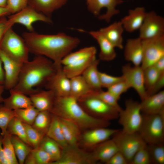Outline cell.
<instances>
[{"instance_id": "cell-1", "label": "cell", "mask_w": 164, "mask_h": 164, "mask_svg": "<svg viewBox=\"0 0 164 164\" xmlns=\"http://www.w3.org/2000/svg\"><path fill=\"white\" fill-rule=\"evenodd\" d=\"M24 39L29 53L36 56L46 57L57 66L62 65V59L79 44L77 37L60 32L56 34H44L32 32H25Z\"/></svg>"}, {"instance_id": "cell-2", "label": "cell", "mask_w": 164, "mask_h": 164, "mask_svg": "<svg viewBox=\"0 0 164 164\" xmlns=\"http://www.w3.org/2000/svg\"><path fill=\"white\" fill-rule=\"evenodd\" d=\"M58 66L42 56H36L23 64L18 82L13 88L29 95L45 87L56 72Z\"/></svg>"}, {"instance_id": "cell-3", "label": "cell", "mask_w": 164, "mask_h": 164, "mask_svg": "<svg viewBox=\"0 0 164 164\" xmlns=\"http://www.w3.org/2000/svg\"><path fill=\"white\" fill-rule=\"evenodd\" d=\"M50 112L59 118L71 120L81 129L107 127L110 121L97 118L88 114L79 104L76 98L70 95L56 96Z\"/></svg>"}, {"instance_id": "cell-4", "label": "cell", "mask_w": 164, "mask_h": 164, "mask_svg": "<svg viewBox=\"0 0 164 164\" xmlns=\"http://www.w3.org/2000/svg\"><path fill=\"white\" fill-rule=\"evenodd\" d=\"M97 49L94 46L81 48L70 52L61 61L63 69L69 78L81 75L96 58Z\"/></svg>"}, {"instance_id": "cell-5", "label": "cell", "mask_w": 164, "mask_h": 164, "mask_svg": "<svg viewBox=\"0 0 164 164\" xmlns=\"http://www.w3.org/2000/svg\"><path fill=\"white\" fill-rule=\"evenodd\" d=\"M142 120L138 133L147 144L164 142V110L160 113L142 114Z\"/></svg>"}, {"instance_id": "cell-6", "label": "cell", "mask_w": 164, "mask_h": 164, "mask_svg": "<svg viewBox=\"0 0 164 164\" xmlns=\"http://www.w3.org/2000/svg\"><path fill=\"white\" fill-rule=\"evenodd\" d=\"M0 50L22 63L29 60V51L24 39L17 34L12 27L5 32L0 43Z\"/></svg>"}, {"instance_id": "cell-7", "label": "cell", "mask_w": 164, "mask_h": 164, "mask_svg": "<svg viewBox=\"0 0 164 164\" xmlns=\"http://www.w3.org/2000/svg\"><path fill=\"white\" fill-rule=\"evenodd\" d=\"M92 93L77 99L85 111L93 117L108 121L118 119L119 111L94 95Z\"/></svg>"}, {"instance_id": "cell-8", "label": "cell", "mask_w": 164, "mask_h": 164, "mask_svg": "<svg viewBox=\"0 0 164 164\" xmlns=\"http://www.w3.org/2000/svg\"><path fill=\"white\" fill-rule=\"evenodd\" d=\"M125 108L119 112L118 123L122 130L128 133L138 132L142 120L140 102L132 99H127Z\"/></svg>"}, {"instance_id": "cell-9", "label": "cell", "mask_w": 164, "mask_h": 164, "mask_svg": "<svg viewBox=\"0 0 164 164\" xmlns=\"http://www.w3.org/2000/svg\"><path fill=\"white\" fill-rule=\"evenodd\" d=\"M112 137L118 151L124 156L128 164L138 150L147 144L138 132L129 133L119 130Z\"/></svg>"}, {"instance_id": "cell-10", "label": "cell", "mask_w": 164, "mask_h": 164, "mask_svg": "<svg viewBox=\"0 0 164 164\" xmlns=\"http://www.w3.org/2000/svg\"><path fill=\"white\" fill-rule=\"evenodd\" d=\"M142 43L143 56L141 66L143 69L153 65L164 57V34L143 39Z\"/></svg>"}, {"instance_id": "cell-11", "label": "cell", "mask_w": 164, "mask_h": 164, "mask_svg": "<svg viewBox=\"0 0 164 164\" xmlns=\"http://www.w3.org/2000/svg\"><path fill=\"white\" fill-rule=\"evenodd\" d=\"M8 20L12 26L19 23L24 26L29 32L34 31L32 24L37 21L52 23V21L49 17L28 5L20 11L9 15Z\"/></svg>"}, {"instance_id": "cell-12", "label": "cell", "mask_w": 164, "mask_h": 164, "mask_svg": "<svg viewBox=\"0 0 164 164\" xmlns=\"http://www.w3.org/2000/svg\"><path fill=\"white\" fill-rule=\"evenodd\" d=\"M89 11L100 20L110 22L114 15L118 14L120 10L117 6L123 2V0H86Z\"/></svg>"}, {"instance_id": "cell-13", "label": "cell", "mask_w": 164, "mask_h": 164, "mask_svg": "<svg viewBox=\"0 0 164 164\" xmlns=\"http://www.w3.org/2000/svg\"><path fill=\"white\" fill-rule=\"evenodd\" d=\"M121 72L125 80L130 88L136 91L141 100L145 97L144 69L141 66H132L128 63L122 66Z\"/></svg>"}, {"instance_id": "cell-14", "label": "cell", "mask_w": 164, "mask_h": 164, "mask_svg": "<svg viewBox=\"0 0 164 164\" xmlns=\"http://www.w3.org/2000/svg\"><path fill=\"white\" fill-rule=\"evenodd\" d=\"M97 161L91 152H88L78 145H68L63 149L60 158L52 164H94Z\"/></svg>"}, {"instance_id": "cell-15", "label": "cell", "mask_w": 164, "mask_h": 164, "mask_svg": "<svg viewBox=\"0 0 164 164\" xmlns=\"http://www.w3.org/2000/svg\"><path fill=\"white\" fill-rule=\"evenodd\" d=\"M139 30V37L142 40L163 35L164 18L154 11L147 12Z\"/></svg>"}, {"instance_id": "cell-16", "label": "cell", "mask_w": 164, "mask_h": 164, "mask_svg": "<svg viewBox=\"0 0 164 164\" xmlns=\"http://www.w3.org/2000/svg\"><path fill=\"white\" fill-rule=\"evenodd\" d=\"M5 73L4 86L5 89L9 90L17 84L23 64L11 58L0 50Z\"/></svg>"}, {"instance_id": "cell-17", "label": "cell", "mask_w": 164, "mask_h": 164, "mask_svg": "<svg viewBox=\"0 0 164 164\" xmlns=\"http://www.w3.org/2000/svg\"><path fill=\"white\" fill-rule=\"evenodd\" d=\"M118 130L107 127L87 129L81 134L80 142L84 147L93 148L97 145L109 139Z\"/></svg>"}, {"instance_id": "cell-18", "label": "cell", "mask_w": 164, "mask_h": 164, "mask_svg": "<svg viewBox=\"0 0 164 164\" xmlns=\"http://www.w3.org/2000/svg\"><path fill=\"white\" fill-rule=\"evenodd\" d=\"M45 87L46 89L52 91L56 96L70 95V79L63 71L62 65L57 67L56 72Z\"/></svg>"}, {"instance_id": "cell-19", "label": "cell", "mask_w": 164, "mask_h": 164, "mask_svg": "<svg viewBox=\"0 0 164 164\" xmlns=\"http://www.w3.org/2000/svg\"><path fill=\"white\" fill-rule=\"evenodd\" d=\"M124 48L125 59L134 66H141L143 56L142 40L139 37L129 39Z\"/></svg>"}, {"instance_id": "cell-20", "label": "cell", "mask_w": 164, "mask_h": 164, "mask_svg": "<svg viewBox=\"0 0 164 164\" xmlns=\"http://www.w3.org/2000/svg\"><path fill=\"white\" fill-rule=\"evenodd\" d=\"M147 12L144 7H138L129 9L128 14L120 20L124 30L129 32L139 29Z\"/></svg>"}, {"instance_id": "cell-21", "label": "cell", "mask_w": 164, "mask_h": 164, "mask_svg": "<svg viewBox=\"0 0 164 164\" xmlns=\"http://www.w3.org/2000/svg\"><path fill=\"white\" fill-rule=\"evenodd\" d=\"M142 114L152 115L159 114L164 110V91L146 96L140 102Z\"/></svg>"}, {"instance_id": "cell-22", "label": "cell", "mask_w": 164, "mask_h": 164, "mask_svg": "<svg viewBox=\"0 0 164 164\" xmlns=\"http://www.w3.org/2000/svg\"><path fill=\"white\" fill-rule=\"evenodd\" d=\"M56 96L52 91L47 89L41 90L29 95L33 106L39 111H50L53 107Z\"/></svg>"}, {"instance_id": "cell-23", "label": "cell", "mask_w": 164, "mask_h": 164, "mask_svg": "<svg viewBox=\"0 0 164 164\" xmlns=\"http://www.w3.org/2000/svg\"><path fill=\"white\" fill-rule=\"evenodd\" d=\"M89 34L97 42L100 48L99 54V60L104 61H110L114 60L116 56L115 47L107 39L99 30L91 31Z\"/></svg>"}, {"instance_id": "cell-24", "label": "cell", "mask_w": 164, "mask_h": 164, "mask_svg": "<svg viewBox=\"0 0 164 164\" xmlns=\"http://www.w3.org/2000/svg\"><path fill=\"white\" fill-rule=\"evenodd\" d=\"M9 96L4 98L2 105L5 108L11 110L25 108L31 106L32 103L29 97L13 89L9 90Z\"/></svg>"}, {"instance_id": "cell-25", "label": "cell", "mask_w": 164, "mask_h": 164, "mask_svg": "<svg viewBox=\"0 0 164 164\" xmlns=\"http://www.w3.org/2000/svg\"><path fill=\"white\" fill-rule=\"evenodd\" d=\"M59 118L64 136L68 145H79L81 135L80 127L71 120Z\"/></svg>"}, {"instance_id": "cell-26", "label": "cell", "mask_w": 164, "mask_h": 164, "mask_svg": "<svg viewBox=\"0 0 164 164\" xmlns=\"http://www.w3.org/2000/svg\"><path fill=\"white\" fill-rule=\"evenodd\" d=\"M99 30L115 48L123 49L122 34L124 29L120 21L115 22Z\"/></svg>"}, {"instance_id": "cell-27", "label": "cell", "mask_w": 164, "mask_h": 164, "mask_svg": "<svg viewBox=\"0 0 164 164\" xmlns=\"http://www.w3.org/2000/svg\"><path fill=\"white\" fill-rule=\"evenodd\" d=\"M118 151L116 144L111 139L106 140L95 146L91 153L97 161H101L106 163Z\"/></svg>"}, {"instance_id": "cell-28", "label": "cell", "mask_w": 164, "mask_h": 164, "mask_svg": "<svg viewBox=\"0 0 164 164\" xmlns=\"http://www.w3.org/2000/svg\"><path fill=\"white\" fill-rule=\"evenodd\" d=\"M67 0H28V5L50 17L55 11L60 8Z\"/></svg>"}, {"instance_id": "cell-29", "label": "cell", "mask_w": 164, "mask_h": 164, "mask_svg": "<svg viewBox=\"0 0 164 164\" xmlns=\"http://www.w3.org/2000/svg\"><path fill=\"white\" fill-rule=\"evenodd\" d=\"M100 60L96 58L84 70L82 74L86 81L94 91L102 90L100 83L98 66Z\"/></svg>"}, {"instance_id": "cell-30", "label": "cell", "mask_w": 164, "mask_h": 164, "mask_svg": "<svg viewBox=\"0 0 164 164\" xmlns=\"http://www.w3.org/2000/svg\"><path fill=\"white\" fill-rule=\"evenodd\" d=\"M70 95L77 99L94 91L91 89L82 75L70 78Z\"/></svg>"}, {"instance_id": "cell-31", "label": "cell", "mask_w": 164, "mask_h": 164, "mask_svg": "<svg viewBox=\"0 0 164 164\" xmlns=\"http://www.w3.org/2000/svg\"><path fill=\"white\" fill-rule=\"evenodd\" d=\"M52 114L51 122L46 135L57 142L63 149L68 145L64 136L59 118Z\"/></svg>"}, {"instance_id": "cell-32", "label": "cell", "mask_w": 164, "mask_h": 164, "mask_svg": "<svg viewBox=\"0 0 164 164\" xmlns=\"http://www.w3.org/2000/svg\"><path fill=\"white\" fill-rule=\"evenodd\" d=\"M51 157L53 162L58 161L60 158L62 149L56 141L46 135L43 138L39 146Z\"/></svg>"}, {"instance_id": "cell-33", "label": "cell", "mask_w": 164, "mask_h": 164, "mask_svg": "<svg viewBox=\"0 0 164 164\" xmlns=\"http://www.w3.org/2000/svg\"><path fill=\"white\" fill-rule=\"evenodd\" d=\"M11 141L19 163H24L25 159L33 149L17 136L12 135Z\"/></svg>"}, {"instance_id": "cell-34", "label": "cell", "mask_w": 164, "mask_h": 164, "mask_svg": "<svg viewBox=\"0 0 164 164\" xmlns=\"http://www.w3.org/2000/svg\"><path fill=\"white\" fill-rule=\"evenodd\" d=\"M52 115V114L49 111H40L32 125L38 131L46 135L51 122Z\"/></svg>"}, {"instance_id": "cell-35", "label": "cell", "mask_w": 164, "mask_h": 164, "mask_svg": "<svg viewBox=\"0 0 164 164\" xmlns=\"http://www.w3.org/2000/svg\"><path fill=\"white\" fill-rule=\"evenodd\" d=\"M7 131L12 135L17 136L29 145L23 123L17 117L15 116L11 120Z\"/></svg>"}, {"instance_id": "cell-36", "label": "cell", "mask_w": 164, "mask_h": 164, "mask_svg": "<svg viewBox=\"0 0 164 164\" xmlns=\"http://www.w3.org/2000/svg\"><path fill=\"white\" fill-rule=\"evenodd\" d=\"M15 116L22 122L31 125L33 124L39 111L33 105L14 110Z\"/></svg>"}, {"instance_id": "cell-37", "label": "cell", "mask_w": 164, "mask_h": 164, "mask_svg": "<svg viewBox=\"0 0 164 164\" xmlns=\"http://www.w3.org/2000/svg\"><path fill=\"white\" fill-rule=\"evenodd\" d=\"M12 135L7 131L2 135V143L4 153L9 164H19L11 141Z\"/></svg>"}, {"instance_id": "cell-38", "label": "cell", "mask_w": 164, "mask_h": 164, "mask_svg": "<svg viewBox=\"0 0 164 164\" xmlns=\"http://www.w3.org/2000/svg\"><path fill=\"white\" fill-rule=\"evenodd\" d=\"M151 163L164 164V142L147 144Z\"/></svg>"}, {"instance_id": "cell-39", "label": "cell", "mask_w": 164, "mask_h": 164, "mask_svg": "<svg viewBox=\"0 0 164 164\" xmlns=\"http://www.w3.org/2000/svg\"><path fill=\"white\" fill-rule=\"evenodd\" d=\"M23 124L29 145L33 149L39 147L46 135L38 131L32 125L24 123Z\"/></svg>"}, {"instance_id": "cell-40", "label": "cell", "mask_w": 164, "mask_h": 164, "mask_svg": "<svg viewBox=\"0 0 164 164\" xmlns=\"http://www.w3.org/2000/svg\"><path fill=\"white\" fill-rule=\"evenodd\" d=\"M143 69L145 85L146 92L153 87L162 74L153 65Z\"/></svg>"}, {"instance_id": "cell-41", "label": "cell", "mask_w": 164, "mask_h": 164, "mask_svg": "<svg viewBox=\"0 0 164 164\" xmlns=\"http://www.w3.org/2000/svg\"><path fill=\"white\" fill-rule=\"evenodd\" d=\"M92 94L106 104L116 108L119 112L122 109L118 103V100L108 91L101 90L94 91Z\"/></svg>"}, {"instance_id": "cell-42", "label": "cell", "mask_w": 164, "mask_h": 164, "mask_svg": "<svg viewBox=\"0 0 164 164\" xmlns=\"http://www.w3.org/2000/svg\"><path fill=\"white\" fill-rule=\"evenodd\" d=\"M14 117V110L7 109L0 104V128L2 135L6 132L8 124Z\"/></svg>"}, {"instance_id": "cell-43", "label": "cell", "mask_w": 164, "mask_h": 164, "mask_svg": "<svg viewBox=\"0 0 164 164\" xmlns=\"http://www.w3.org/2000/svg\"><path fill=\"white\" fill-rule=\"evenodd\" d=\"M30 153L35 164H51L53 162L50 155L40 147L32 149Z\"/></svg>"}, {"instance_id": "cell-44", "label": "cell", "mask_w": 164, "mask_h": 164, "mask_svg": "<svg viewBox=\"0 0 164 164\" xmlns=\"http://www.w3.org/2000/svg\"><path fill=\"white\" fill-rule=\"evenodd\" d=\"M151 164L147 144L140 148L136 152L129 164Z\"/></svg>"}, {"instance_id": "cell-45", "label": "cell", "mask_w": 164, "mask_h": 164, "mask_svg": "<svg viewBox=\"0 0 164 164\" xmlns=\"http://www.w3.org/2000/svg\"><path fill=\"white\" fill-rule=\"evenodd\" d=\"M99 75L102 88L107 89L116 83L124 80L122 75L118 77L114 76L99 71Z\"/></svg>"}, {"instance_id": "cell-46", "label": "cell", "mask_w": 164, "mask_h": 164, "mask_svg": "<svg viewBox=\"0 0 164 164\" xmlns=\"http://www.w3.org/2000/svg\"><path fill=\"white\" fill-rule=\"evenodd\" d=\"M130 88L128 84L124 80L109 87L107 89V91L118 100L121 95Z\"/></svg>"}, {"instance_id": "cell-47", "label": "cell", "mask_w": 164, "mask_h": 164, "mask_svg": "<svg viewBox=\"0 0 164 164\" xmlns=\"http://www.w3.org/2000/svg\"><path fill=\"white\" fill-rule=\"evenodd\" d=\"M28 2V0H8L6 7L13 14L27 6Z\"/></svg>"}, {"instance_id": "cell-48", "label": "cell", "mask_w": 164, "mask_h": 164, "mask_svg": "<svg viewBox=\"0 0 164 164\" xmlns=\"http://www.w3.org/2000/svg\"><path fill=\"white\" fill-rule=\"evenodd\" d=\"M164 86V74L161 75L158 80L149 90L146 92V96L156 94L161 91Z\"/></svg>"}, {"instance_id": "cell-49", "label": "cell", "mask_w": 164, "mask_h": 164, "mask_svg": "<svg viewBox=\"0 0 164 164\" xmlns=\"http://www.w3.org/2000/svg\"><path fill=\"white\" fill-rule=\"evenodd\" d=\"M12 26L5 16L0 18V43L6 31Z\"/></svg>"}, {"instance_id": "cell-50", "label": "cell", "mask_w": 164, "mask_h": 164, "mask_svg": "<svg viewBox=\"0 0 164 164\" xmlns=\"http://www.w3.org/2000/svg\"><path fill=\"white\" fill-rule=\"evenodd\" d=\"M106 163L107 164H128L124 156L119 151L115 153Z\"/></svg>"}, {"instance_id": "cell-51", "label": "cell", "mask_w": 164, "mask_h": 164, "mask_svg": "<svg viewBox=\"0 0 164 164\" xmlns=\"http://www.w3.org/2000/svg\"><path fill=\"white\" fill-rule=\"evenodd\" d=\"M3 136L0 133V164H9L6 158L2 146Z\"/></svg>"}, {"instance_id": "cell-52", "label": "cell", "mask_w": 164, "mask_h": 164, "mask_svg": "<svg viewBox=\"0 0 164 164\" xmlns=\"http://www.w3.org/2000/svg\"><path fill=\"white\" fill-rule=\"evenodd\" d=\"M153 66L160 74H164V57L157 61Z\"/></svg>"}, {"instance_id": "cell-53", "label": "cell", "mask_w": 164, "mask_h": 164, "mask_svg": "<svg viewBox=\"0 0 164 164\" xmlns=\"http://www.w3.org/2000/svg\"><path fill=\"white\" fill-rule=\"evenodd\" d=\"M5 79V73L3 67V63L0 56V85L4 84Z\"/></svg>"}, {"instance_id": "cell-54", "label": "cell", "mask_w": 164, "mask_h": 164, "mask_svg": "<svg viewBox=\"0 0 164 164\" xmlns=\"http://www.w3.org/2000/svg\"><path fill=\"white\" fill-rule=\"evenodd\" d=\"M10 14V11L7 7H0V18L9 15Z\"/></svg>"}, {"instance_id": "cell-55", "label": "cell", "mask_w": 164, "mask_h": 164, "mask_svg": "<svg viewBox=\"0 0 164 164\" xmlns=\"http://www.w3.org/2000/svg\"><path fill=\"white\" fill-rule=\"evenodd\" d=\"M4 89H5V87L4 85H0V103H3L4 98L2 96V94L3 92Z\"/></svg>"}, {"instance_id": "cell-56", "label": "cell", "mask_w": 164, "mask_h": 164, "mask_svg": "<svg viewBox=\"0 0 164 164\" xmlns=\"http://www.w3.org/2000/svg\"><path fill=\"white\" fill-rule=\"evenodd\" d=\"M8 0H0V7H6Z\"/></svg>"}]
</instances>
